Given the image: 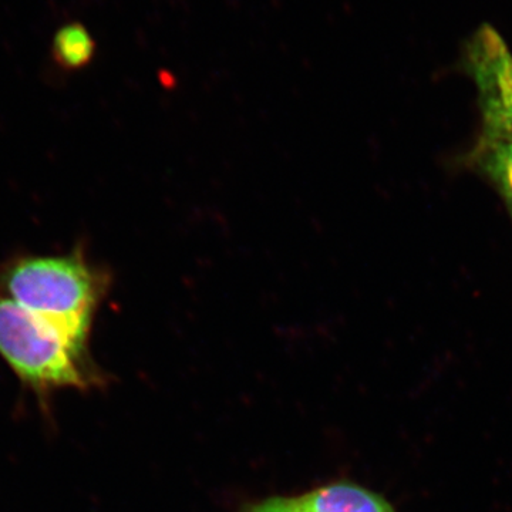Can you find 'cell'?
<instances>
[{
    "instance_id": "7a4b0ae2",
    "label": "cell",
    "mask_w": 512,
    "mask_h": 512,
    "mask_svg": "<svg viewBox=\"0 0 512 512\" xmlns=\"http://www.w3.org/2000/svg\"><path fill=\"white\" fill-rule=\"evenodd\" d=\"M0 356L36 392L83 387L87 353L23 309L0 288Z\"/></svg>"
},
{
    "instance_id": "3957f363",
    "label": "cell",
    "mask_w": 512,
    "mask_h": 512,
    "mask_svg": "<svg viewBox=\"0 0 512 512\" xmlns=\"http://www.w3.org/2000/svg\"><path fill=\"white\" fill-rule=\"evenodd\" d=\"M464 67L476 84L481 134L512 138V52L503 36L483 25L464 49Z\"/></svg>"
},
{
    "instance_id": "5b68a950",
    "label": "cell",
    "mask_w": 512,
    "mask_h": 512,
    "mask_svg": "<svg viewBox=\"0 0 512 512\" xmlns=\"http://www.w3.org/2000/svg\"><path fill=\"white\" fill-rule=\"evenodd\" d=\"M467 163L493 185L512 220V138L478 136Z\"/></svg>"
},
{
    "instance_id": "6da1fadb",
    "label": "cell",
    "mask_w": 512,
    "mask_h": 512,
    "mask_svg": "<svg viewBox=\"0 0 512 512\" xmlns=\"http://www.w3.org/2000/svg\"><path fill=\"white\" fill-rule=\"evenodd\" d=\"M109 286L110 276L92 264L82 249L59 255H20L0 266L2 291L83 353H87L94 313Z\"/></svg>"
},
{
    "instance_id": "8992f818",
    "label": "cell",
    "mask_w": 512,
    "mask_h": 512,
    "mask_svg": "<svg viewBox=\"0 0 512 512\" xmlns=\"http://www.w3.org/2000/svg\"><path fill=\"white\" fill-rule=\"evenodd\" d=\"M53 59L67 72L83 69L92 62L96 42L82 23L72 22L57 30L53 39Z\"/></svg>"
},
{
    "instance_id": "277c9868",
    "label": "cell",
    "mask_w": 512,
    "mask_h": 512,
    "mask_svg": "<svg viewBox=\"0 0 512 512\" xmlns=\"http://www.w3.org/2000/svg\"><path fill=\"white\" fill-rule=\"evenodd\" d=\"M244 512H396L382 495L352 483L316 488L299 497H275Z\"/></svg>"
}]
</instances>
